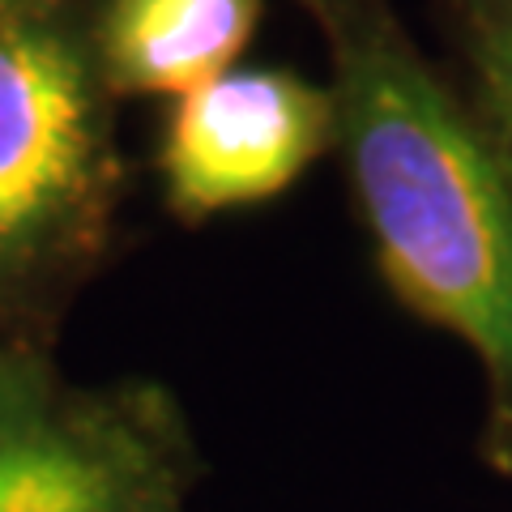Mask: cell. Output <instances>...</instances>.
<instances>
[{"label":"cell","mask_w":512,"mask_h":512,"mask_svg":"<svg viewBox=\"0 0 512 512\" xmlns=\"http://www.w3.org/2000/svg\"><path fill=\"white\" fill-rule=\"evenodd\" d=\"M329 60L333 154L380 282L483 376L478 453L512 478V154L393 0H299Z\"/></svg>","instance_id":"6da1fadb"},{"label":"cell","mask_w":512,"mask_h":512,"mask_svg":"<svg viewBox=\"0 0 512 512\" xmlns=\"http://www.w3.org/2000/svg\"><path fill=\"white\" fill-rule=\"evenodd\" d=\"M94 0H47L0 26V342L56 346L103 269L124 201Z\"/></svg>","instance_id":"7a4b0ae2"},{"label":"cell","mask_w":512,"mask_h":512,"mask_svg":"<svg viewBox=\"0 0 512 512\" xmlns=\"http://www.w3.org/2000/svg\"><path fill=\"white\" fill-rule=\"evenodd\" d=\"M201 444L167 384L73 380L0 342V512H192Z\"/></svg>","instance_id":"3957f363"},{"label":"cell","mask_w":512,"mask_h":512,"mask_svg":"<svg viewBox=\"0 0 512 512\" xmlns=\"http://www.w3.org/2000/svg\"><path fill=\"white\" fill-rule=\"evenodd\" d=\"M333 94L282 64H235L171 99L154 171L163 205L188 222L278 201L333 154Z\"/></svg>","instance_id":"277c9868"},{"label":"cell","mask_w":512,"mask_h":512,"mask_svg":"<svg viewBox=\"0 0 512 512\" xmlns=\"http://www.w3.org/2000/svg\"><path fill=\"white\" fill-rule=\"evenodd\" d=\"M265 0H94L90 30L111 94L184 99L235 69Z\"/></svg>","instance_id":"5b68a950"},{"label":"cell","mask_w":512,"mask_h":512,"mask_svg":"<svg viewBox=\"0 0 512 512\" xmlns=\"http://www.w3.org/2000/svg\"><path fill=\"white\" fill-rule=\"evenodd\" d=\"M461 43L470 60V99L512 154V0H461Z\"/></svg>","instance_id":"8992f818"},{"label":"cell","mask_w":512,"mask_h":512,"mask_svg":"<svg viewBox=\"0 0 512 512\" xmlns=\"http://www.w3.org/2000/svg\"><path fill=\"white\" fill-rule=\"evenodd\" d=\"M39 5H47V0H0V26L22 18V13H30V9H39Z\"/></svg>","instance_id":"52a82bcc"}]
</instances>
